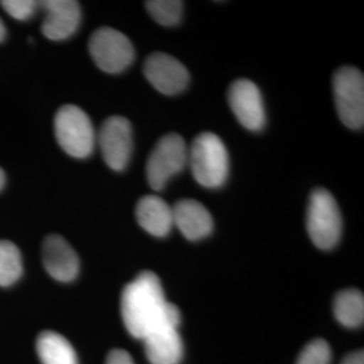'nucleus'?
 Here are the masks:
<instances>
[{
  "label": "nucleus",
  "mask_w": 364,
  "mask_h": 364,
  "mask_svg": "<svg viewBox=\"0 0 364 364\" xmlns=\"http://www.w3.org/2000/svg\"><path fill=\"white\" fill-rule=\"evenodd\" d=\"M120 309L129 333L144 340L164 323H180L181 314L176 305L165 299L156 274L144 272L123 289Z\"/></svg>",
  "instance_id": "nucleus-1"
},
{
  "label": "nucleus",
  "mask_w": 364,
  "mask_h": 364,
  "mask_svg": "<svg viewBox=\"0 0 364 364\" xmlns=\"http://www.w3.org/2000/svg\"><path fill=\"white\" fill-rule=\"evenodd\" d=\"M196 181L205 188H220L227 181L230 158L220 138L212 132L197 135L188 151Z\"/></svg>",
  "instance_id": "nucleus-2"
},
{
  "label": "nucleus",
  "mask_w": 364,
  "mask_h": 364,
  "mask_svg": "<svg viewBox=\"0 0 364 364\" xmlns=\"http://www.w3.org/2000/svg\"><path fill=\"white\" fill-rule=\"evenodd\" d=\"M57 142L66 154L75 158L91 156L96 144V132L90 117L76 105H66L54 117Z\"/></svg>",
  "instance_id": "nucleus-3"
},
{
  "label": "nucleus",
  "mask_w": 364,
  "mask_h": 364,
  "mask_svg": "<svg viewBox=\"0 0 364 364\" xmlns=\"http://www.w3.org/2000/svg\"><path fill=\"white\" fill-rule=\"evenodd\" d=\"M341 225V215L335 197L326 189H314L306 213V228L313 245L320 250L335 247L340 240Z\"/></svg>",
  "instance_id": "nucleus-4"
},
{
  "label": "nucleus",
  "mask_w": 364,
  "mask_h": 364,
  "mask_svg": "<svg viewBox=\"0 0 364 364\" xmlns=\"http://www.w3.org/2000/svg\"><path fill=\"white\" fill-rule=\"evenodd\" d=\"M333 93L341 122L353 130L363 129V73L353 66L340 68L333 76Z\"/></svg>",
  "instance_id": "nucleus-5"
},
{
  "label": "nucleus",
  "mask_w": 364,
  "mask_h": 364,
  "mask_svg": "<svg viewBox=\"0 0 364 364\" xmlns=\"http://www.w3.org/2000/svg\"><path fill=\"white\" fill-rule=\"evenodd\" d=\"M88 49L95 64L112 75L126 70L135 58L130 39L112 27L97 28L91 36Z\"/></svg>",
  "instance_id": "nucleus-6"
},
{
  "label": "nucleus",
  "mask_w": 364,
  "mask_h": 364,
  "mask_svg": "<svg viewBox=\"0 0 364 364\" xmlns=\"http://www.w3.org/2000/svg\"><path fill=\"white\" fill-rule=\"evenodd\" d=\"M188 164V149L178 134L162 136L149 156L146 176L150 186L162 191L170 178L178 174Z\"/></svg>",
  "instance_id": "nucleus-7"
},
{
  "label": "nucleus",
  "mask_w": 364,
  "mask_h": 364,
  "mask_svg": "<svg viewBox=\"0 0 364 364\" xmlns=\"http://www.w3.org/2000/svg\"><path fill=\"white\" fill-rule=\"evenodd\" d=\"M96 141L108 168L117 171L127 168L132 153V130L126 117H108L99 131Z\"/></svg>",
  "instance_id": "nucleus-8"
},
{
  "label": "nucleus",
  "mask_w": 364,
  "mask_h": 364,
  "mask_svg": "<svg viewBox=\"0 0 364 364\" xmlns=\"http://www.w3.org/2000/svg\"><path fill=\"white\" fill-rule=\"evenodd\" d=\"M228 102L239 123L250 131H259L266 122V114L259 88L250 80L240 78L232 82Z\"/></svg>",
  "instance_id": "nucleus-9"
},
{
  "label": "nucleus",
  "mask_w": 364,
  "mask_h": 364,
  "mask_svg": "<svg viewBox=\"0 0 364 364\" xmlns=\"http://www.w3.org/2000/svg\"><path fill=\"white\" fill-rule=\"evenodd\" d=\"M144 73L156 91L177 95L188 87L189 73L181 63L166 53H153L144 61Z\"/></svg>",
  "instance_id": "nucleus-10"
},
{
  "label": "nucleus",
  "mask_w": 364,
  "mask_h": 364,
  "mask_svg": "<svg viewBox=\"0 0 364 364\" xmlns=\"http://www.w3.org/2000/svg\"><path fill=\"white\" fill-rule=\"evenodd\" d=\"M45 11L42 34L52 41H64L72 37L80 26L81 9L73 0H46L39 3Z\"/></svg>",
  "instance_id": "nucleus-11"
},
{
  "label": "nucleus",
  "mask_w": 364,
  "mask_h": 364,
  "mask_svg": "<svg viewBox=\"0 0 364 364\" xmlns=\"http://www.w3.org/2000/svg\"><path fill=\"white\" fill-rule=\"evenodd\" d=\"M42 260L46 272L60 282H72L80 272L76 251L60 235H49L42 246Z\"/></svg>",
  "instance_id": "nucleus-12"
},
{
  "label": "nucleus",
  "mask_w": 364,
  "mask_h": 364,
  "mask_svg": "<svg viewBox=\"0 0 364 364\" xmlns=\"http://www.w3.org/2000/svg\"><path fill=\"white\" fill-rule=\"evenodd\" d=\"M180 323H164L146 338L144 351L151 364H180L183 356V343L178 333Z\"/></svg>",
  "instance_id": "nucleus-13"
},
{
  "label": "nucleus",
  "mask_w": 364,
  "mask_h": 364,
  "mask_svg": "<svg viewBox=\"0 0 364 364\" xmlns=\"http://www.w3.org/2000/svg\"><path fill=\"white\" fill-rule=\"evenodd\" d=\"M173 223L188 240L207 237L213 230V219L208 209L196 200H181L173 207Z\"/></svg>",
  "instance_id": "nucleus-14"
},
{
  "label": "nucleus",
  "mask_w": 364,
  "mask_h": 364,
  "mask_svg": "<svg viewBox=\"0 0 364 364\" xmlns=\"http://www.w3.org/2000/svg\"><path fill=\"white\" fill-rule=\"evenodd\" d=\"M136 219L149 234L164 237L169 235L173 223V209L158 196H144L136 205Z\"/></svg>",
  "instance_id": "nucleus-15"
},
{
  "label": "nucleus",
  "mask_w": 364,
  "mask_h": 364,
  "mask_svg": "<svg viewBox=\"0 0 364 364\" xmlns=\"http://www.w3.org/2000/svg\"><path fill=\"white\" fill-rule=\"evenodd\" d=\"M37 353L42 364H78L76 351L68 338L53 331L39 335Z\"/></svg>",
  "instance_id": "nucleus-16"
},
{
  "label": "nucleus",
  "mask_w": 364,
  "mask_h": 364,
  "mask_svg": "<svg viewBox=\"0 0 364 364\" xmlns=\"http://www.w3.org/2000/svg\"><path fill=\"white\" fill-rule=\"evenodd\" d=\"M333 312L341 326L347 328H358L363 326V293L356 289H346L340 291L335 297Z\"/></svg>",
  "instance_id": "nucleus-17"
},
{
  "label": "nucleus",
  "mask_w": 364,
  "mask_h": 364,
  "mask_svg": "<svg viewBox=\"0 0 364 364\" xmlns=\"http://www.w3.org/2000/svg\"><path fill=\"white\" fill-rule=\"evenodd\" d=\"M23 273L19 248L9 240H0V287H11Z\"/></svg>",
  "instance_id": "nucleus-18"
},
{
  "label": "nucleus",
  "mask_w": 364,
  "mask_h": 364,
  "mask_svg": "<svg viewBox=\"0 0 364 364\" xmlns=\"http://www.w3.org/2000/svg\"><path fill=\"white\" fill-rule=\"evenodd\" d=\"M146 9L156 23L176 26L181 22L183 3L180 0H151L146 1Z\"/></svg>",
  "instance_id": "nucleus-19"
},
{
  "label": "nucleus",
  "mask_w": 364,
  "mask_h": 364,
  "mask_svg": "<svg viewBox=\"0 0 364 364\" xmlns=\"http://www.w3.org/2000/svg\"><path fill=\"white\" fill-rule=\"evenodd\" d=\"M332 351L329 344L323 338L312 340L299 353L296 364H329Z\"/></svg>",
  "instance_id": "nucleus-20"
},
{
  "label": "nucleus",
  "mask_w": 364,
  "mask_h": 364,
  "mask_svg": "<svg viewBox=\"0 0 364 364\" xmlns=\"http://www.w3.org/2000/svg\"><path fill=\"white\" fill-rule=\"evenodd\" d=\"M0 4L4 11L16 21L30 19L39 7L38 1L34 0H3Z\"/></svg>",
  "instance_id": "nucleus-21"
},
{
  "label": "nucleus",
  "mask_w": 364,
  "mask_h": 364,
  "mask_svg": "<svg viewBox=\"0 0 364 364\" xmlns=\"http://www.w3.org/2000/svg\"><path fill=\"white\" fill-rule=\"evenodd\" d=\"M105 364H135L130 353L124 350H114L108 353Z\"/></svg>",
  "instance_id": "nucleus-22"
},
{
  "label": "nucleus",
  "mask_w": 364,
  "mask_h": 364,
  "mask_svg": "<svg viewBox=\"0 0 364 364\" xmlns=\"http://www.w3.org/2000/svg\"><path fill=\"white\" fill-rule=\"evenodd\" d=\"M341 364H364V353L362 350L360 351H355L347 355Z\"/></svg>",
  "instance_id": "nucleus-23"
},
{
  "label": "nucleus",
  "mask_w": 364,
  "mask_h": 364,
  "mask_svg": "<svg viewBox=\"0 0 364 364\" xmlns=\"http://www.w3.org/2000/svg\"><path fill=\"white\" fill-rule=\"evenodd\" d=\"M4 38H6V27H4L3 21L0 19V42H1Z\"/></svg>",
  "instance_id": "nucleus-24"
},
{
  "label": "nucleus",
  "mask_w": 364,
  "mask_h": 364,
  "mask_svg": "<svg viewBox=\"0 0 364 364\" xmlns=\"http://www.w3.org/2000/svg\"><path fill=\"white\" fill-rule=\"evenodd\" d=\"M4 182H6V174H4V171L0 168V191H1V188L4 186Z\"/></svg>",
  "instance_id": "nucleus-25"
}]
</instances>
